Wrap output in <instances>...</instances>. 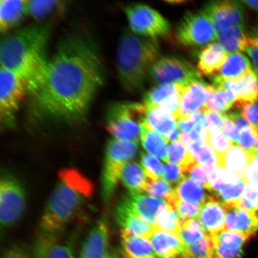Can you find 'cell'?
<instances>
[{"label": "cell", "mask_w": 258, "mask_h": 258, "mask_svg": "<svg viewBox=\"0 0 258 258\" xmlns=\"http://www.w3.org/2000/svg\"><path fill=\"white\" fill-rule=\"evenodd\" d=\"M27 195L23 185L12 173L2 171L0 179V221L2 227H13L23 217Z\"/></svg>", "instance_id": "7"}, {"label": "cell", "mask_w": 258, "mask_h": 258, "mask_svg": "<svg viewBox=\"0 0 258 258\" xmlns=\"http://www.w3.org/2000/svg\"><path fill=\"white\" fill-rule=\"evenodd\" d=\"M224 115V126L222 130L223 131L226 135L230 138L234 144H237L240 131L238 130L236 125H235L233 121L229 118L227 115Z\"/></svg>", "instance_id": "55"}, {"label": "cell", "mask_w": 258, "mask_h": 258, "mask_svg": "<svg viewBox=\"0 0 258 258\" xmlns=\"http://www.w3.org/2000/svg\"><path fill=\"white\" fill-rule=\"evenodd\" d=\"M228 55L227 51L217 43H212L203 47L199 54L197 69L200 76L218 75Z\"/></svg>", "instance_id": "22"}, {"label": "cell", "mask_w": 258, "mask_h": 258, "mask_svg": "<svg viewBox=\"0 0 258 258\" xmlns=\"http://www.w3.org/2000/svg\"><path fill=\"white\" fill-rule=\"evenodd\" d=\"M104 82L95 44L85 35H68L50 58L43 85L34 95L35 110L42 117L81 120Z\"/></svg>", "instance_id": "1"}, {"label": "cell", "mask_w": 258, "mask_h": 258, "mask_svg": "<svg viewBox=\"0 0 258 258\" xmlns=\"http://www.w3.org/2000/svg\"><path fill=\"white\" fill-rule=\"evenodd\" d=\"M168 157L169 162L171 161L181 167L185 175L188 170L197 163L188 148L179 141L170 142L168 147Z\"/></svg>", "instance_id": "34"}, {"label": "cell", "mask_w": 258, "mask_h": 258, "mask_svg": "<svg viewBox=\"0 0 258 258\" xmlns=\"http://www.w3.org/2000/svg\"><path fill=\"white\" fill-rule=\"evenodd\" d=\"M218 33L204 11L188 12L177 26L176 37L186 47H202L217 40Z\"/></svg>", "instance_id": "9"}, {"label": "cell", "mask_w": 258, "mask_h": 258, "mask_svg": "<svg viewBox=\"0 0 258 258\" xmlns=\"http://www.w3.org/2000/svg\"><path fill=\"white\" fill-rule=\"evenodd\" d=\"M160 51L156 39L141 37L128 30L122 34L116 67L119 81L125 91L137 93L143 89L150 68L159 59Z\"/></svg>", "instance_id": "4"}, {"label": "cell", "mask_w": 258, "mask_h": 258, "mask_svg": "<svg viewBox=\"0 0 258 258\" xmlns=\"http://www.w3.org/2000/svg\"><path fill=\"white\" fill-rule=\"evenodd\" d=\"M238 80L240 85V93L235 102L258 101V77L257 74L254 72H251Z\"/></svg>", "instance_id": "41"}, {"label": "cell", "mask_w": 258, "mask_h": 258, "mask_svg": "<svg viewBox=\"0 0 258 258\" xmlns=\"http://www.w3.org/2000/svg\"><path fill=\"white\" fill-rule=\"evenodd\" d=\"M121 246L124 256L132 258H159L147 238L121 232Z\"/></svg>", "instance_id": "28"}, {"label": "cell", "mask_w": 258, "mask_h": 258, "mask_svg": "<svg viewBox=\"0 0 258 258\" xmlns=\"http://www.w3.org/2000/svg\"><path fill=\"white\" fill-rule=\"evenodd\" d=\"M188 150L200 165L218 164L217 155L211 147L204 143L196 144L189 147Z\"/></svg>", "instance_id": "42"}, {"label": "cell", "mask_w": 258, "mask_h": 258, "mask_svg": "<svg viewBox=\"0 0 258 258\" xmlns=\"http://www.w3.org/2000/svg\"><path fill=\"white\" fill-rule=\"evenodd\" d=\"M93 183L79 170L63 168L41 216V233L62 234L93 195Z\"/></svg>", "instance_id": "3"}, {"label": "cell", "mask_w": 258, "mask_h": 258, "mask_svg": "<svg viewBox=\"0 0 258 258\" xmlns=\"http://www.w3.org/2000/svg\"><path fill=\"white\" fill-rule=\"evenodd\" d=\"M204 117L205 112L203 111L194 113L188 117L177 119V126L182 133L189 134L197 125L204 122Z\"/></svg>", "instance_id": "49"}, {"label": "cell", "mask_w": 258, "mask_h": 258, "mask_svg": "<svg viewBox=\"0 0 258 258\" xmlns=\"http://www.w3.org/2000/svg\"><path fill=\"white\" fill-rule=\"evenodd\" d=\"M145 191L153 198L164 200L167 205L176 196L175 189H173L170 183L163 177L152 179L148 177V182Z\"/></svg>", "instance_id": "40"}, {"label": "cell", "mask_w": 258, "mask_h": 258, "mask_svg": "<svg viewBox=\"0 0 258 258\" xmlns=\"http://www.w3.org/2000/svg\"><path fill=\"white\" fill-rule=\"evenodd\" d=\"M181 222L182 220L175 210L168 205L159 214L154 227L156 230L177 235Z\"/></svg>", "instance_id": "38"}, {"label": "cell", "mask_w": 258, "mask_h": 258, "mask_svg": "<svg viewBox=\"0 0 258 258\" xmlns=\"http://www.w3.org/2000/svg\"><path fill=\"white\" fill-rule=\"evenodd\" d=\"M145 121L169 142L179 139L180 134L175 118L163 109L147 108Z\"/></svg>", "instance_id": "23"}, {"label": "cell", "mask_w": 258, "mask_h": 258, "mask_svg": "<svg viewBox=\"0 0 258 258\" xmlns=\"http://www.w3.org/2000/svg\"><path fill=\"white\" fill-rule=\"evenodd\" d=\"M241 2L258 14V1H241Z\"/></svg>", "instance_id": "56"}, {"label": "cell", "mask_w": 258, "mask_h": 258, "mask_svg": "<svg viewBox=\"0 0 258 258\" xmlns=\"http://www.w3.org/2000/svg\"><path fill=\"white\" fill-rule=\"evenodd\" d=\"M50 35L49 25H31L5 35L0 43L1 67L21 77L33 95L46 78Z\"/></svg>", "instance_id": "2"}, {"label": "cell", "mask_w": 258, "mask_h": 258, "mask_svg": "<svg viewBox=\"0 0 258 258\" xmlns=\"http://www.w3.org/2000/svg\"><path fill=\"white\" fill-rule=\"evenodd\" d=\"M245 51L258 72V27L247 34V46Z\"/></svg>", "instance_id": "51"}, {"label": "cell", "mask_w": 258, "mask_h": 258, "mask_svg": "<svg viewBox=\"0 0 258 258\" xmlns=\"http://www.w3.org/2000/svg\"><path fill=\"white\" fill-rule=\"evenodd\" d=\"M253 72L249 59L241 53L228 54L218 75L228 80H238Z\"/></svg>", "instance_id": "29"}, {"label": "cell", "mask_w": 258, "mask_h": 258, "mask_svg": "<svg viewBox=\"0 0 258 258\" xmlns=\"http://www.w3.org/2000/svg\"><path fill=\"white\" fill-rule=\"evenodd\" d=\"M247 184L246 179L238 178L235 182L222 186L214 196L225 205H236L243 196Z\"/></svg>", "instance_id": "36"}, {"label": "cell", "mask_w": 258, "mask_h": 258, "mask_svg": "<svg viewBox=\"0 0 258 258\" xmlns=\"http://www.w3.org/2000/svg\"><path fill=\"white\" fill-rule=\"evenodd\" d=\"M28 92V86L21 77L10 71L0 69V120L5 128L15 124L16 112Z\"/></svg>", "instance_id": "8"}, {"label": "cell", "mask_w": 258, "mask_h": 258, "mask_svg": "<svg viewBox=\"0 0 258 258\" xmlns=\"http://www.w3.org/2000/svg\"><path fill=\"white\" fill-rule=\"evenodd\" d=\"M124 12L131 31L135 34L156 39L170 33L168 21L150 6L140 3L130 5L125 8Z\"/></svg>", "instance_id": "10"}, {"label": "cell", "mask_w": 258, "mask_h": 258, "mask_svg": "<svg viewBox=\"0 0 258 258\" xmlns=\"http://www.w3.org/2000/svg\"><path fill=\"white\" fill-rule=\"evenodd\" d=\"M204 127L206 130L213 128L222 129L224 126V115L214 112H204Z\"/></svg>", "instance_id": "54"}, {"label": "cell", "mask_w": 258, "mask_h": 258, "mask_svg": "<svg viewBox=\"0 0 258 258\" xmlns=\"http://www.w3.org/2000/svg\"><path fill=\"white\" fill-rule=\"evenodd\" d=\"M28 15V1L1 0L0 1V30L6 33L21 23Z\"/></svg>", "instance_id": "25"}, {"label": "cell", "mask_w": 258, "mask_h": 258, "mask_svg": "<svg viewBox=\"0 0 258 258\" xmlns=\"http://www.w3.org/2000/svg\"><path fill=\"white\" fill-rule=\"evenodd\" d=\"M227 207L215 196H209L203 204L199 221L208 234L224 230Z\"/></svg>", "instance_id": "20"}, {"label": "cell", "mask_w": 258, "mask_h": 258, "mask_svg": "<svg viewBox=\"0 0 258 258\" xmlns=\"http://www.w3.org/2000/svg\"><path fill=\"white\" fill-rule=\"evenodd\" d=\"M141 140L143 147L147 152L166 163L169 162V141L151 128L145 120L141 124Z\"/></svg>", "instance_id": "27"}, {"label": "cell", "mask_w": 258, "mask_h": 258, "mask_svg": "<svg viewBox=\"0 0 258 258\" xmlns=\"http://www.w3.org/2000/svg\"><path fill=\"white\" fill-rule=\"evenodd\" d=\"M186 248L195 258H216L214 247L209 234H206L201 240Z\"/></svg>", "instance_id": "45"}, {"label": "cell", "mask_w": 258, "mask_h": 258, "mask_svg": "<svg viewBox=\"0 0 258 258\" xmlns=\"http://www.w3.org/2000/svg\"><path fill=\"white\" fill-rule=\"evenodd\" d=\"M109 228L107 219L97 221L83 243L79 258H103L108 252Z\"/></svg>", "instance_id": "17"}, {"label": "cell", "mask_w": 258, "mask_h": 258, "mask_svg": "<svg viewBox=\"0 0 258 258\" xmlns=\"http://www.w3.org/2000/svg\"><path fill=\"white\" fill-rule=\"evenodd\" d=\"M123 258H132V257H127V256H123Z\"/></svg>", "instance_id": "60"}, {"label": "cell", "mask_w": 258, "mask_h": 258, "mask_svg": "<svg viewBox=\"0 0 258 258\" xmlns=\"http://www.w3.org/2000/svg\"><path fill=\"white\" fill-rule=\"evenodd\" d=\"M257 151L258 153V136H257Z\"/></svg>", "instance_id": "59"}, {"label": "cell", "mask_w": 258, "mask_h": 258, "mask_svg": "<svg viewBox=\"0 0 258 258\" xmlns=\"http://www.w3.org/2000/svg\"><path fill=\"white\" fill-rule=\"evenodd\" d=\"M63 2L56 0L28 1V14L37 20L48 17L62 7Z\"/></svg>", "instance_id": "39"}, {"label": "cell", "mask_w": 258, "mask_h": 258, "mask_svg": "<svg viewBox=\"0 0 258 258\" xmlns=\"http://www.w3.org/2000/svg\"><path fill=\"white\" fill-rule=\"evenodd\" d=\"M257 136L258 128L250 125L240 131L237 145L254 157L257 153Z\"/></svg>", "instance_id": "43"}, {"label": "cell", "mask_w": 258, "mask_h": 258, "mask_svg": "<svg viewBox=\"0 0 258 258\" xmlns=\"http://www.w3.org/2000/svg\"><path fill=\"white\" fill-rule=\"evenodd\" d=\"M141 162L148 177L156 179L163 177L164 166L152 155L141 153Z\"/></svg>", "instance_id": "46"}, {"label": "cell", "mask_w": 258, "mask_h": 258, "mask_svg": "<svg viewBox=\"0 0 258 258\" xmlns=\"http://www.w3.org/2000/svg\"><path fill=\"white\" fill-rule=\"evenodd\" d=\"M138 143L113 138L106 144L101 174V196L104 203L114 195L125 164L137 156Z\"/></svg>", "instance_id": "6"}, {"label": "cell", "mask_w": 258, "mask_h": 258, "mask_svg": "<svg viewBox=\"0 0 258 258\" xmlns=\"http://www.w3.org/2000/svg\"><path fill=\"white\" fill-rule=\"evenodd\" d=\"M206 144L214 151L218 160L234 144L222 129L213 128L206 130Z\"/></svg>", "instance_id": "35"}, {"label": "cell", "mask_w": 258, "mask_h": 258, "mask_svg": "<svg viewBox=\"0 0 258 258\" xmlns=\"http://www.w3.org/2000/svg\"><path fill=\"white\" fill-rule=\"evenodd\" d=\"M146 111V106L140 103H114L106 112V128L115 140L139 142Z\"/></svg>", "instance_id": "5"}, {"label": "cell", "mask_w": 258, "mask_h": 258, "mask_svg": "<svg viewBox=\"0 0 258 258\" xmlns=\"http://www.w3.org/2000/svg\"><path fill=\"white\" fill-rule=\"evenodd\" d=\"M208 234L198 219H192L182 221L177 235L183 241L185 247L190 246L201 240Z\"/></svg>", "instance_id": "37"}, {"label": "cell", "mask_w": 258, "mask_h": 258, "mask_svg": "<svg viewBox=\"0 0 258 258\" xmlns=\"http://www.w3.org/2000/svg\"><path fill=\"white\" fill-rule=\"evenodd\" d=\"M164 166L163 178L170 184L177 186L187 177L181 167L176 164L169 162L164 164Z\"/></svg>", "instance_id": "50"}, {"label": "cell", "mask_w": 258, "mask_h": 258, "mask_svg": "<svg viewBox=\"0 0 258 258\" xmlns=\"http://www.w3.org/2000/svg\"><path fill=\"white\" fill-rule=\"evenodd\" d=\"M135 212L148 223L154 225L159 214L168 205L159 199L143 193H131L126 196Z\"/></svg>", "instance_id": "24"}, {"label": "cell", "mask_w": 258, "mask_h": 258, "mask_svg": "<svg viewBox=\"0 0 258 258\" xmlns=\"http://www.w3.org/2000/svg\"><path fill=\"white\" fill-rule=\"evenodd\" d=\"M203 11L211 19L218 34L235 26L244 25V11L241 2H211L205 5Z\"/></svg>", "instance_id": "12"}, {"label": "cell", "mask_w": 258, "mask_h": 258, "mask_svg": "<svg viewBox=\"0 0 258 258\" xmlns=\"http://www.w3.org/2000/svg\"><path fill=\"white\" fill-rule=\"evenodd\" d=\"M175 191L181 201L191 204L203 205L209 197L201 184L189 177L179 183Z\"/></svg>", "instance_id": "32"}, {"label": "cell", "mask_w": 258, "mask_h": 258, "mask_svg": "<svg viewBox=\"0 0 258 258\" xmlns=\"http://www.w3.org/2000/svg\"><path fill=\"white\" fill-rule=\"evenodd\" d=\"M188 251V250H187ZM180 258H195L191 254H190L188 251H187V253L185 254L184 256H183L182 257Z\"/></svg>", "instance_id": "58"}, {"label": "cell", "mask_w": 258, "mask_h": 258, "mask_svg": "<svg viewBox=\"0 0 258 258\" xmlns=\"http://www.w3.org/2000/svg\"><path fill=\"white\" fill-rule=\"evenodd\" d=\"M247 40V34L244 26H235L218 34L217 37L219 44L230 53L245 51Z\"/></svg>", "instance_id": "31"}, {"label": "cell", "mask_w": 258, "mask_h": 258, "mask_svg": "<svg viewBox=\"0 0 258 258\" xmlns=\"http://www.w3.org/2000/svg\"><path fill=\"white\" fill-rule=\"evenodd\" d=\"M234 96L225 90L217 89L210 86L209 95L203 109L204 112H214L227 114L235 104Z\"/></svg>", "instance_id": "33"}, {"label": "cell", "mask_w": 258, "mask_h": 258, "mask_svg": "<svg viewBox=\"0 0 258 258\" xmlns=\"http://www.w3.org/2000/svg\"><path fill=\"white\" fill-rule=\"evenodd\" d=\"M234 105L245 120L258 128V101L254 102H235Z\"/></svg>", "instance_id": "48"}, {"label": "cell", "mask_w": 258, "mask_h": 258, "mask_svg": "<svg viewBox=\"0 0 258 258\" xmlns=\"http://www.w3.org/2000/svg\"><path fill=\"white\" fill-rule=\"evenodd\" d=\"M120 181L131 193H143L148 182V176L140 164L128 161L122 168Z\"/></svg>", "instance_id": "30"}, {"label": "cell", "mask_w": 258, "mask_h": 258, "mask_svg": "<svg viewBox=\"0 0 258 258\" xmlns=\"http://www.w3.org/2000/svg\"><path fill=\"white\" fill-rule=\"evenodd\" d=\"M183 86L174 84H161L145 93L144 104L147 108H159L172 114L178 111Z\"/></svg>", "instance_id": "14"}, {"label": "cell", "mask_w": 258, "mask_h": 258, "mask_svg": "<svg viewBox=\"0 0 258 258\" xmlns=\"http://www.w3.org/2000/svg\"><path fill=\"white\" fill-rule=\"evenodd\" d=\"M224 230L251 238L258 231V220L252 212L236 205H226Z\"/></svg>", "instance_id": "19"}, {"label": "cell", "mask_w": 258, "mask_h": 258, "mask_svg": "<svg viewBox=\"0 0 258 258\" xmlns=\"http://www.w3.org/2000/svg\"><path fill=\"white\" fill-rule=\"evenodd\" d=\"M115 219L120 226L121 232L128 234L149 239L156 230L154 225L148 223L135 212L126 196L118 203L116 208Z\"/></svg>", "instance_id": "15"}, {"label": "cell", "mask_w": 258, "mask_h": 258, "mask_svg": "<svg viewBox=\"0 0 258 258\" xmlns=\"http://www.w3.org/2000/svg\"><path fill=\"white\" fill-rule=\"evenodd\" d=\"M1 258H34L32 251L21 244H15L5 249Z\"/></svg>", "instance_id": "52"}, {"label": "cell", "mask_w": 258, "mask_h": 258, "mask_svg": "<svg viewBox=\"0 0 258 258\" xmlns=\"http://www.w3.org/2000/svg\"><path fill=\"white\" fill-rule=\"evenodd\" d=\"M157 83L174 84L183 87L201 80L198 71L181 57L167 56L159 58L149 70Z\"/></svg>", "instance_id": "11"}, {"label": "cell", "mask_w": 258, "mask_h": 258, "mask_svg": "<svg viewBox=\"0 0 258 258\" xmlns=\"http://www.w3.org/2000/svg\"><path fill=\"white\" fill-rule=\"evenodd\" d=\"M61 235L40 232L32 251L34 258H76L75 237L64 240Z\"/></svg>", "instance_id": "13"}, {"label": "cell", "mask_w": 258, "mask_h": 258, "mask_svg": "<svg viewBox=\"0 0 258 258\" xmlns=\"http://www.w3.org/2000/svg\"><path fill=\"white\" fill-rule=\"evenodd\" d=\"M253 157L239 145L234 144L220 159L218 167H225L239 178H245L248 166Z\"/></svg>", "instance_id": "26"}, {"label": "cell", "mask_w": 258, "mask_h": 258, "mask_svg": "<svg viewBox=\"0 0 258 258\" xmlns=\"http://www.w3.org/2000/svg\"><path fill=\"white\" fill-rule=\"evenodd\" d=\"M209 88L210 85L201 80L183 87L178 111L175 116L176 120L203 111L209 98Z\"/></svg>", "instance_id": "16"}, {"label": "cell", "mask_w": 258, "mask_h": 258, "mask_svg": "<svg viewBox=\"0 0 258 258\" xmlns=\"http://www.w3.org/2000/svg\"><path fill=\"white\" fill-rule=\"evenodd\" d=\"M235 205L250 212L258 211V184L247 183L243 196Z\"/></svg>", "instance_id": "47"}, {"label": "cell", "mask_w": 258, "mask_h": 258, "mask_svg": "<svg viewBox=\"0 0 258 258\" xmlns=\"http://www.w3.org/2000/svg\"><path fill=\"white\" fill-rule=\"evenodd\" d=\"M149 240L159 258H180L188 251L182 240L175 234L156 230Z\"/></svg>", "instance_id": "21"}, {"label": "cell", "mask_w": 258, "mask_h": 258, "mask_svg": "<svg viewBox=\"0 0 258 258\" xmlns=\"http://www.w3.org/2000/svg\"><path fill=\"white\" fill-rule=\"evenodd\" d=\"M186 173L189 174L191 178L201 184L203 188L210 191V182L208 177L200 164L198 163L195 164Z\"/></svg>", "instance_id": "53"}, {"label": "cell", "mask_w": 258, "mask_h": 258, "mask_svg": "<svg viewBox=\"0 0 258 258\" xmlns=\"http://www.w3.org/2000/svg\"><path fill=\"white\" fill-rule=\"evenodd\" d=\"M209 234L216 258L243 257L244 244L250 238L246 235L225 230Z\"/></svg>", "instance_id": "18"}, {"label": "cell", "mask_w": 258, "mask_h": 258, "mask_svg": "<svg viewBox=\"0 0 258 258\" xmlns=\"http://www.w3.org/2000/svg\"><path fill=\"white\" fill-rule=\"evenodd\" d=\"M203 205L186 203L176 196L169 206L175 210L181 220L187 221L199 217Z\"/></svg>", "instance_id": "44"}, {"label": "cell", "mask_w": 258, "mask_h": 258, "mask_svg": "<svg viewBox=\"0 0 258 258\" xmlns=\"http://www.w3.org/2000/svg\"><path fill=\"white\" fill-rule=\"evenodd\" d=\"M103 258H120L118 254L115 251H109L106 253L105 256Z\"/></svg>", "instance_id": "57"}]
</instances>
